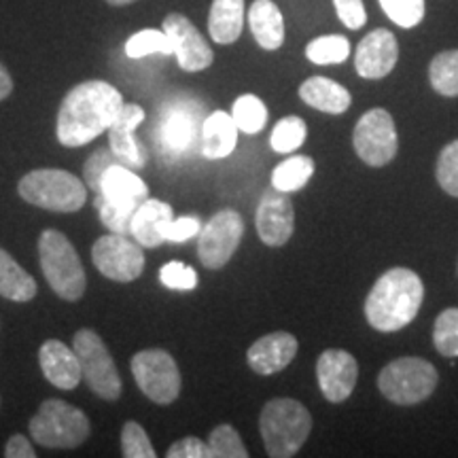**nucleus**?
<instances>
[{
  "label": "nucleus",
  "instance_id": "nucleus-1",
  "mask_svg": "<svg viewBox=\"0 0 458 458\" xmlns=\"http://www.w3.org/2000/svg\"><path fill=\"white\" fill-rule=\"evenodd\" d=\"M122 106V94L111 83L85 81L74 85L57 111V140L64 147L88 145L108 130Z\"/></svg>",
  "mask_w": 458,
  "mask_h": 458
},
{
  "label": "nucleus",
  "instance_id": "nucleus-2",
  "mask_svg": "<svg viewBox=\"0 0 458 458\" xmlns=\"http://www.w3.org/2000/svg\"><path fill=\"white\" fill-rule=\"evenodd\" d=\"M425 284L408 267H391L371 286L365 300V318L376 331L394 334L408 327L420 312Z\"/></svg>",
  "mask_w": 458,
  "mask_h": 458
},
{
  "label": "nucleus",
  "instance_id": "nucleus-3",
  "mask_svg": "<svg viewBox=\"0 0 458 458\" xmlns=\"http://www.w3.org/2000/svg\"><path fill=\"white\" fill-rule=\"evenodd\" d=\"M312 431V416L297 399L267 401L259 414V433L272 458L295 456Z\"/></svg>",
  "mask_w": 458,
  "mask_h": 458
},
{
  "label": "nucleus",
  "instance_id": "nucleus-4",
  "mask_svg": "<svg viewBox=\"0 0 458 458\" xmlns=\"http://www.w3.org/2000/svg\"><path fill=\"white\" fill-rule=\"evenodd\" d=\"M38 259L45 278L57 297L66 301L81 300L88 289V278L81 257L64 233L57 229H45L38 238Z\"/></svg>",
  "mask_w": 458,
  "mask_h": 458
},
{
  "label": "nucleus",
  "instance_id": "nucleus-5",
  "mask_svg": "<svg viewBox=\"0 0 458 458\" xmlns=\"http://www.w3.org/2000/svg\"><path fill=\"white\" fill-rule=\"evenodd\" d=\"M204 106L193 98H172L159 108L156 122V145L164 159H181L202 136Z\"/></svg>",
  "mask_w": 458,
  "mask_h": 458
},
{
  "label": "nucleus",
  "instance_id": "nucleus-6",
  "mask_svg": "<svg viewBox=\"0 0 458 458\" xmlns=\"http://www.w3.org/2000/svg\"><path fill=\"white\" fill-rule=\"evenodd\" d=\"M17 191L28 204L54 210V213H77L83 208L85 198H88L79 176L55 168L28 172L17 185Z\"/></svg>",
  "mask_w": 458,
  "mask_h": 458
},
{
  "label": "nucleus",
  "instance_id": "nucleus-7",
  "mask_svg": "<svg viewBox=\"0 0 458 458\" xmlns=\"http://www.w3.org/2000/svg\"><path fill=\"white\" fill-rule=\"evenodd\" d=\"M89 431L88 416L60 399L43 401L30 420L32 439L45 448H77L89 437Z\"/></svg>",
  "mask_w": 458,
  "mask_h": 458
},
{
  "label": "nucleus",
  "instance_id": "nucleus-8",
  "mask_svg": "<svg viewBox=\"0 0 458 458\" xmlns=\"http://www.w3.org/2000/svg\"><path fill=\"white\" fill-rule=\"evenodd\" d=\"M437 369L425 359L403 357L391 360L377 376V388L391 403L416 405L437 388Z\"/></svg>",
  "mask_w": 458,
  "mask_h": 458
},
{
  "label": "nucleus",
  "instance_id": "nucleus-9",
  "mask_svg": "<svg viewBox=\"0 0 458 458\" xmlns=\"http://www.w3.org/2000/svg\"><path fill=\"white\" fill-rule=\"evenodd\" d=\"M72 348L81 363L85 385L91 388V393L106 401L122 397V376L102 337L91 329H81L74 334Z\"/></svg>",
  "mask_w": 458,
  "mask_h": 458
},
{
  "label": "nucleus",
  "instance_id": "nucleus-10",
  "mask_svg": "<svg viewBox=\"0 0 458 458\" xmlns=\"http://www.w3.org/2000/svg\"><path fill=\"white\" fill-rule=\"evenodd\" d=\"M130 365L136 385L153 403L168 405L181 394V371L172 354L159 348H148L136 352Z\"/></svg>",
  "mask_w": 458,
  "mask_h": 458
},
{
  "label": "nucleus",
  "instance_id": "nucleus-11",
  "mask_svg": "<svg viewBox=\"0 0 458 458\" xmlns=\"http://www.w3.org/2000/svg\"><path fill=\"white\" fill-rule=\"evenodd\" d=\"M352 145L360 162L371 168L393 162L399 151V139L391 113L385 108H371L365 113L354 125Z\"/></svg>",
  "mask_w": 458,
  "mask_h": 458
},
{
  "label": "nucleus",
  "instance_id": "nucleus-12",
  "mask_svg": "<svg viewBox=\"0 0 458 458\" xmlns=\"http://www.w3.org/2000/svg\"><path fill=\"white\" fill-rule=\"evenodd\" d=\"M244 233V223L236 210L225 208L216 213L206 225L199 229L198 257L208 270H221L229 263L240 246Z\"/></svg>",
  "mask_w": 458,
  "mask_h": 458
},
{
  "label": "nucleus",
  "instance_id": "nucleus-13",
  "mask_svg": "<svg viewBox=\"0 0 458 458\" xmlns=\"http://www.w3.org/2000/svg\"><path fill=\"white\" fill-rule=\"evenodd\" d=\"M91 261L102 276L114 283H131L145 270V253L122 233H106L91 246Z\"/></svg>",
  "mask_w": 458,
  "mask_h": 458
},
{
  "label": "nucleus",
  "instance_id": "nucleus-14",
  "mask_svg": "<svg viewBox=\"0 0 458 458\" xmlns=\"http://www.w3.org/2000/svg\"><path fill=\"white\" fill-rule=\"evenodd\" d=\"M162 30L168 34L172 43V55H176V62L185 72L206 71L213 64L215 54L210 45L204 41V37L193 26L189 17L181 13L165 15Z\"/></svg>",
  "mask_w": 458,
  "mask_h": 458
},
{
  "label": "nucleus",
  "instance_id": "nucleus-15",
  "mask_svg": "<svg viewBox=\"0 0 458 458\" xmlns=\"http://www.w3.org/2000/svg\"><path fill=\"white\" fill-rule=\"evenodd\" d=\"M318 388L323 397L331 403H342L351 397L359 380L357 359L351 352L331 348L325 351L317 360Z\"/></svg>",
  "mask_w": 458,
  "mask_h": 458
},
{
  "label": "nucleus",
  "instance_id": "nucleus-16",
  "mask_svg": "<svg viewBox=\"0 0 458 458\" xmlns=\"http://www.w3.org/2000/svg\"><path fill=\"white\" fill-rule=\"evenodd\" d=\"M397 60L399 45L394 34L386 28H377L359 43L357 54H354V68L363 79H385L397 66Z\"/></svg>",
  "mask_w": 458,
  "mask_h": 458
},
{
  "label": "nucleus",
  "instance_id": "nucleus-17",
  "mask_svg": "<svg viewBox=\"0 0 458 458\" xmlns=\"http://www.w3.org/2000/svg\"><path fill=\"white\" fill-rule=\"evenodd\" d=\"M257 233L267 246H284L293 236L295 210L293 202L283 191L267 193L257 206Z\"/></svg>",
  "mask_w": 458,
  "mask_h": 458
},
{
  "label": "nucleus",
  "instance_id": "nucleus-18",
  "mask_svg": "<svg viewBox=\"0 0 458 458\" xmlns=\"http://www.w3.org/2000/svg\"><path fill=\"white\" fill-rule=\"evenodd\" d=\"M145 122V108L139 105H123L114 122L108 125V145L119 164L128 168L145 165V148L134 139V130Z\"/></svg>",
  "mask_w": 458,
  "mask_h": 458
},
{
  "label": "nucleus",
  "instance_id": "nucleus-19",
  "mask_svg": "<svg viewBox=\"0 0 458 458\" xmlns=\"http://www.w3.org/2000/svg\"><path fill=\"white\" fill-rule=\"evenodd\" d=\"M297 337L291 335L289 331H274L257 340L246 352L250 369L259 376H274L283 371L291 360L295 359Z\"/></svg>",
  "mask_w": 458,
  "mask_h": 458
},
{
  "label": "nucleus",
  "instance_id": "nucleus-20",
  "mask_svg": "<svg viewBox=\"0 0 458 458\" xmlns=\"http://www.w3.org/2000/svg\"><path fill=\"white\" fill-rule=\"evenodd\" d=\"M43 376L62 391H72L81 382V363H79L74 348H68L60 340H47L38 351Z\"/></svg>",
  "mask_w": 458,
  "mask_h": 458
},
{
  "label": "nucleus",
  "instance_id": "nucleus-21",
  "mask_svg": "<svg viewBox=\"0 0 458 458\" xmlns=\"http://www.w3.org/2000/svg\"><path fill=\"white\" fill-rule=\"evenodd\" d=\"M172 206L162 202V199L147 198L139 208H136L134 219H131V236L136 242L147 249H156V246L164 244V229L172 221Z\"/></svg>",
  "mask_w": 458,
  "mask_h": 458
},
{
  "label": "nucleus",
  "instance_id": "nucleus-22",
  "mask_svg": "<svg viewBox=\"0 0 458 458\" xmlns=\"http://www.w3.org/2000/svg\"><path fill=\"white\" fill-rule=\"evenodd\" d=\"M98 193L114 204L140 206L148 198V187L128 165L113 164L102 172Z\"/></svg>",
  "mask_w": 458,
  "mask_h": 458
},
{
  "label": "nucleus",
  "instance_id": "nucleus-23",
  "mask_svg": "<svg viewBox=\"0 0 458 458\" xmlns=\"http://www.w3.org/2000/svg\"><path fill=\"white\" fill-rule=\"evenodd\" d=\"M238 142V125L225 111H215L204 119L199 148L206 159H223L232 156Z\"/></svg>",
  "mask_w": 458,
  "mask_h": 458
},
{
  "label": "nucleus",
  "instance_id": "nucleus-24",
  "mask_svg": "<svg viewBox=\"0 0 458 458\" xmlns=\"http://www.w3.org/2000/svg\"><path fill=\"white\" fill-rule=\"evenodd\" d=\"M300 98L308 106L329 114L346 113L352 105V96L344 85L327 77H310L300 85Z\"/></svg>",
  "mask_w": 458,
  "mask_h": 458
},
{
  "label": "nucleus",
  "instance_id": "nucleus-25",
  "mask_svg": "<svg viewBox=\"0 0 458 458\" xmlns=\"http://www.w3.org/2000/svg\"><path fill=\"white\" fill-rule=\"evenodd\" d=\"M249 28L259 47L274 51L284 43V17L272 0H255L249 9Z\"/></svg>",
  "mask_w": 458,
  "mask_h": 458
},
{
  "label": "nucleus",
  "instance_id": "nucleus-26",
  "mask_svg": "<svg viewBox=\"0 0 458 458\" xmlns=\"http://www.w3.org/2000/svg\"><path fill=\"white\" fill-rule=\"evenodd\" d=\"M244 28V0H213L208 13L210 38L219 45L236 43Z\"/></svg>",
  "mask_w": 458,
  "mask_h": 458
},
{
  "label": "nucleus",
  "instance_id": "nucleus-27",
  "mask_svg": "<svg viewBox=\"0 0 458 458\" xmlns=\"http://www.w3.org/2000/svg\"><path fill=\"white\" fill-rule=\"evenodd\" d=\"M37 295V280L11 257L0 249V297L11 301H30Z\"/></svg>",
  "mask_w": 458,
  "mask_h": 458
},
{
  "label": "nucleus",
  "instance_id": "nucleus-28",
  "mask_svg": "<svg viewBox=\"0 0 458 458\" xmlns=\"http://www.w3.org/2000/svg\"><path fill=\"white\" fill-rule=\"evenodd\" d=\"M314 174V159L308 156H293L280 162L272 172V187L276 191L293 193L306 185Z\"/></svg>",
  "mask_w": 458,
  "mask_h": 458
},
{
  "label": "nucleus",
  "instance_id": "nucleus-29",
  "mask_svg": "<svg viewBox=\"0 0 458 458\" xmlns=\"http://www.w3.org/2000/svg\"><path fill=\"white\" fill-rule=\"evenodd\" d=\"M428 79L437 94L454 98L458 96V49L442 51L428 66Z\"/></svg>",
  "mask_w": 458,
  "mask_h": 458
},
{
  "label": "nucleus",
  "instance_id": "nucleus-30",
  "mask_svg": "<svg viewBox=\"0 0 458 458\" xmlns=\"http://www.w3.org/2000/svg\"><path fill=\"white\" fill-rule=\"evenodd\" d=\"M351 55V41L342 34H327V37H317L308 43L306 57L312 64L327 66L342 64Z\"/></svg>",
  "mask_w": 458,
  "mask_h": 458
},
{
  "label": "nucleus",
  "instance_id": "nucleus-31",
  "mask_svg": "<svg viewBox=\"0 0 458 458\" xmlns=\"http://www.w3.org/2000/svg\"><path fill=\"white\" fill-rule=\"evenodd\" d=\"M232 117L236 122L238 130H242L244 134H257L266 128L267 123V108L263 102L253 94H244L233 102Z\"/></svg>",
  "mask_w": 458,
  "mask_h": 458
},
{
  "label": "nucleus",
  "instance_id": "nucleus-32",
  "mask_svg": "<svg viewBox=\"0 0 458 458\" xmlns=\"http://www.w3.org/2000/svg\"><path fill=\"white\" fill-rule=\"evenodd\" d=\"M308 136V125L301 117L297 114H289V117L280 119V122L274 125L270 145L276 153H293L295 148L303 145Z\"/></svg>",
  "mask_w": 458,
  "mask_h": 458
},
{
  "label": "nucleus",
  "instance_id": "nucleus-33",
  "mask_svg": "<svg viewBox=\"0 0 458 458\" xmlns=\"http://www.w3.org/2000/svg\"><path fill=\"white\" fill-rule=\"evenodd\" d=\"M151 54L172 55V43L168 34L164 30L147 28V30L136 32L134 37H130L128 43H125V55L131 57V60H140V57Z\"/></svg>",
  "mask_w": 458,
  "mask_h": 458
},
{
  "label": "nucleus",
  "instance_id": "nucleus-34",
  "mask_svg": "<svg viewBox=\"0 0 458 458\" xmlns=\"http://www.w3.org/2000/svg\"><path fill=\"white\" fill-rule=\"evenodd\" d=\"M96 210H98L100 219L105 225L111 229L113 233H122V236H130L131 233V219L139 206H128V204H114L111 199H106L102 193H96L94 199Z\"/></svg>",
  "mask_w": 458,
  "mask_h": 458
},
{
  "label": "nucleus",
  "instance_id": "nucleus-35",
  "mask_svg": "<svg viewBox=\"0 0 458 458\" xmlns=\"http://www.w3.org/2000/svg\"><path fill=\"white\" fill-rule=\"evenodd\" d=\"M433 342L442 357H458V308H448L439 314L433 327Z\"/></svg>",
  "mask_w": 458,
  "mask_h": 458
},
{
  "label": "nucleus",
  "instance_id": "nucleus-36",
  "mask_svg": "<svg viewBox=\"0 0 458 458\" xmlns=\"http://www.w3.org/2000/svg\"><path fill=\"white\" fill-rule=\"evenodd\" d=\"M208 450L210 458H246L249 450L242 439H240L238 431L229 425H219L213 428L208 437Z\"/></svg>",
  "mask_w": 458,
  "mask_h": 458
},
{
  "label": "nucleus",
  "instance_id": "nucleus-37",
  "mask_svg": "<svg viewBox=\"0 0 458 458\" xmlns=\"http://www.w3.org/2000/svg\"><path fill=\"white\" fill-rule=\"evenodd\" d=\"M386 17L399 28H416L425 20V0H377Z\"/></svg>",
  "mask_w": 458,
  "mask_h": 458
},
{
  "label": "nucleus",
  "instance_id": "nucleus-38",
  "mask_svg": "<svg viewBox=\"0 0 458 458\" xmlns=\"http://www.w3.org/2000/svg\"><path fill=\"white\" fill-rule=\"evenodd\" d=\"M122 452L125 458H156V448L139 422L128 420L122 428Z\"/></svg>",
  "mask_w": 458,
  "mask_h": 458
},
{
  "label": "nucleus",
  "instance_id": "nucleus-39",
  "mask_svg": "<svg viewBox=\"0 0 458 458\" xmlns=\"http://www.w3.org/2000/svg\"><path fill=\"white\" fill-rule=\"evenodd\" d=\"M437 182L445 193L458 198V140H452L444 147L437 159Z\"/></svg>",
  "mask_w": 458,
  "mask_h": 458
},
{
  "label": "nucleus",
  "instance_id": "nucleus-40",
  "mask_svg": "<svg viewBox=\"0 0 458 458\" xmlns=\"http://www.w3.org/2000/svg\"><path fill=\"white\" fill-rule=\"evenodd\" d=\"M159 280L172 291H193L198 286V274L181 261H170L159 270Z\"/></svg>",
  "mask_w": 458,
  "mask_h": 458
},
{
  "label": "nucleus",
  "instance_id": "nucleus-41",
  "mask_svg": "<svg viewBox=\"0 0 458 458\" xmlns=\"http://www.w3.org/2000/svg\"><path fill=\"white\" fill-rule=\"evenodd\" d=\"M113 164H119V159L114 157V153L111 151V148H100V151H96L94 156L88 159V164H85L83 179L91 189H94L96 193L100 191L102 172H105L108 165H113Z\"/></svg>",
  "mask_w": 458,
  "mask_h": 458
},
{
  "label": "nucleus",
  "instance_id": "nucleus-42",
  "mask_svg": "<svg viewBox=\"0 0 458 458\" xmlns=\"http://www.w3.org/2000/svg\"><path fill=\"white\" fill-rule=\"evenodd\" d=\"M334 7L342 24L351 30H359L368 24V11H365L363 0H334Z\"/></svg>",
  "mask_w": 458,
  "mask_h": 458
},
{
  "label": "nucleus",
  "instance_id": "nucleus-43",
  "mask_svg": "<svg viewBox=\"0 0 458 458\" xmlns=\"http://www.w3.org/2000/svg\"><path fill=\"white\" fill-rule=\"evenodd\" d=\"M202 223L198 216H181V219H172L164 229L165 242H185V240L198 236Z\"/></svg>",
  "mask_w": 458,
  "mask_h": 458
},
{
  "label": "nucleus",
  "instance_id": "nucleus-44",
  "mask_svg": "<svg viewBox=\"0 0 458 458\" xmlns=\"http://www.w3.org/2000/svg\"><path fill=\"white\" fill-rule=\"evenodd\" d=\"M168 458H210L208 444H204L198 437H182L179 442L170 445V450L165 452Z\"/></svg>",
  "mask_w": 458,
  "mask_h": 458
},
{
  "label": "nucleus",
  "instance_id": "nucleus-45",
  "mask_svg": "<svg viewBox=\"0 0 458 458\" xmlns=\"http://www.w3.org/2000/svg\"><path fill=\"white\" fill-rule=\"evenodd\" d=\"M4 456L7 458H34L37 452L32 450V444L28 442L24 435H13V437L7 442V448H4Z\"/></svg>",
  "mask_w": 458,
  "mask_h": 458
},
{
  "label": "nucleus",
  "instance_id": "nucleus-46",
  "mask_svg": "<svg viewBox=\"0 0 458 458\" xmlns=\"http://www.w3.org/2000/svg\"><path fill=\"white\" fill-rule=\"evenodd\" d=\"M11 91H13V79H11L9 71L3 66V62H0V100L9 98Z\"/></svg>",
  "mask_w": 458,
  "mask_h": 458
},
{
  "label": "nucleus",
  "instance_id": "nucleus-47",
  "mask_svg": "<svg viewBox=\"0 0 458 458\" xmlns=\"http://www.w3.org/2000/svg\"><path fill=\"white\" fill-rule=\"evenodd\" d=\"M106 3L111 4V7H123V4L134 3V0H106Z\"/></svg>",
  "mask_w": 458,
  "mask_h": 458
}]
</instances>
